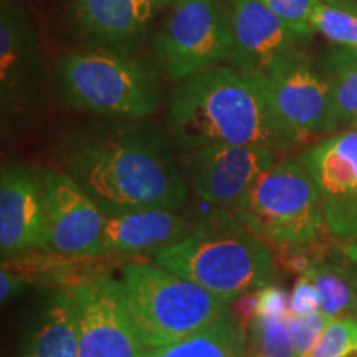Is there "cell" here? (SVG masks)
Masks as SVG:
<instances>
[{"mask_svg": "<svg viewBox=\"0 0 357 357\" xmlns=\"http://www.w3.org/2000/svg\"><path fill=\"white\" fill-rule=\"evenodd\" d=\"M151 2H154L155 6H171V3L174 2V0H151Z\"/></svg>", "mask_w": 357, "mask_h": 357, "instance_id": "d6a6232c", "label": "cell"}, {"mask_svg": "<svg viewBox=\"0 0 357 357\" xmlns=\"http://www.w3.org/2000/svg\"><path fill=\"white\" fill-rule=\"evenodd\" d=\"M328 316H324L319 310L310 312V314H291L287 318L289 336L294 344L298 357H310L314 346L318 344L321 334L329 324Z\"/></svg>", "mask_w": 357, "mask_h": 357, "instance_id": "cb8c5ba5", "label": "cell"}, {"mask_svg": "<svg viewBox=\"0 0 357 357\" xmlns=\"http://www.w3.org/2000/svg\"><path fill=\"white\" fill-rule=\"evenodd\" d=\"M56 84L66 106L83 113L146 119L160 106L154 71L121 53H70L58 61Z\"/></svg>", "mask_w": 357, "mask_h": 357, "instance_id": "8992f818", "label": "cell"}, {"mask_svg": "<svg viewBox=\"0 0 357 357\" xmlns=\"http://www.w3.org/2000/svg\"><path fill=\"white\" fill-rule=\"evenodd\" d=\"M316 310H319V294L311 280L301 275L289 294V312L291 314H310Z\"/></svg>", "mask_w": 357, "mask_h": 357, "instance_id": "83f0119b", "label": "cell"}, {"mask_svg": "<svg viewBox=\"0 0 357 357\" xmlns=\"http://www.w3.org/2000/svg\"><path fill=\"white\" fill-rule=\"evenodd\" d=\"M258 316L265 318L287 319L289 316V296L284 289L275 287L273 283L258 291Z\"/></svg>", "mask_w": 357, "mask_h": 357, "instance_id": "4316f807", "label": "cell"}, {"mask_svg": "<svg viewBox=\"0 0 357 357\" xmlns=\"http://www.w3.org/2000/svg\"><path fill=\"white\" fill-rule=\"evenodd\" d=\"M230 26L227 65L245 75L265 73L298 52L300 38L260 0H223Z\"/></svg>", "mask_w": 357, "mask_h": 357, "instance_id": "5bb4252c", "label": "cell"}, {"mask_svg": "<svg viewBox=\"0 0 357 357\" xmlns=\"http://www.w3.org/2000/svg\"><path fill=\"white\" fill-rule=\"evenodd\" d=\"M257 307H258V291L243 294L242 298H238V300L231 303L230 311L234 312L235 318H238L248 328L250 321L257 316Z\"/></svg>", "mask_w": 357, "mask_h": 357, "instance_id": "f546056e", "label": "cell"}, {"mask_svg": "<svg viewBox=\"0 0 357 357\" xmlns=\"http://www.w3.org/2000/svg\"><path fill=\"white\" fill-rule=\"evenodd\" d=\"M167 128L177 151L234 144L281 154L306 141L280 118L255 78L223 65L177 84L167 105Z\"/></svg>", "mask_w": 357, "mask_h": 357, "instance_id": "7a4b0ae2", "label": "cell"}, {"mask_svg": "<svg viewBox=\"0 0 357 357\" xmlns=\"http://www.w3.org/2000/svg\"><path fill=\"white\" fill-rule=\"evenodd\" d=\"M29 278L22 276L19 273H12V271L2 268L0 271V301L7 303L12 298H15L17 294L24 293L25 288L29 287Z\"/></svg>", "mask_w": 357, "mask_h": 357, "instance_id": "f1b7e54d", "label": "cell"}, {"mask_svg": "<svg viewBox=\"0 0 357 357\" xmlns=\"http://www.w3.org/2000/svg\"><path fill=\"white\" fill-rule=\"evenodd\" d=\"M260 2L276 17H280L300 38L305 40L314 32L311 19L318 0H260Z\"/></svg>", "mask_w": 357, "mask_h": 357, "instance_id": "484cf974", "label": "cell"}, {"mask_svg": "<svg viewBox=\"0 0 357 357\" xmlns=\"http://www.w3.org/2000/svg\"><path fill=\"white\" fill-rule=\"evenodd\" d=\"M341 357H357V339L349 347H347V351Z\"/></svg>", "mask_w": 357, "mask_h": 357, "instance_id": "1f68e13d", "label": "cell"}, {"mask_svg": "<svg viewBox=\"0 0 357 357\" xmlns=\"http://www.w3.org/2000/svg\"><path fill=\"white\" fill-rule=\"evenodd\" d=\"M344 253L357 265V240H354V242H351V243L346 245Z\"/></svg>", "mask_w": 357, "mask_h": 357, "instance_id": "4dcf8cb0", "label": "cell"}, {"mask_svg": "<svg viewBox=\"0 0 357 357\" xmlns=\"http://www.w3.org/2000/svg\"><path fill=\"white\" fill-rule=\"evenodd\" d=\"M250 77L261 84L280 118L305 139L339 129L331 86L300 50Z\"/></svg>", "mask_w": 357, "mask_h": 357, "instance_id": "30bf717a", "label": "cell"}, {"mask_svg": "<svg viewBox=\"0 0 357 357\" xmlns=\"http://www.w3.org/2000/svg\"><path fill=\"white\" fill-rule=\"evenodd\" d=\"M195 222L185 220L169 208L116 212L106 215L96 258L158 253L184 240Z\"/></svg>", "mask_w": 357, "mask_h": 357, "instance_id": "2e32d148", "label": "cell"}, {"mask_svg": "<svg viewBox=\"0 0 357 357\" xmlns=\"http://www.w3.org/2000/svg\"><path fill=\"white\" fill-rule=\"evenodd\" d=\"M268 247L301 253L324 230L318 187L298 159H280L229 208Z\"/></svg>", "mask_w": 357, "mask_h": 357, "instance_id": "5b68a950", "label": "cell"}, {"mask_svg": "<svg viewBox=\"0 0 357 357\" xmlns=\"http://www.w3.org/2000/svg\"><path fill=\"white\" fill-rule=\"evenodd\" d=\"M357 339V319L336 318L329 321L310 357H341Z\"/></svg>", "mask_w": 357, "mask_h": 357, "instance_id": "d4e9b609", "label": "cell"}, {"mask_svg": "<svg viewBox=\"0 0 357 357\" xmlns=\"http://www.w3.org/2000/svg\"><path fill=\"white\" fill-rule=\"evenodd\" d=\"M321 73L331 86L339 129L357 128V48H333L321 63Z\"/></svg>", "mask_w": 357, "mask_h": 357, "instance_id": "ffe728a7", "label": "cell"}, {"mask_svg": "<svg viewBox=\"0 0 357 357\" xmlns=\"http://www.w3.org/2000/svg\"><path fill=\"white\" fill-rule=\"evenodd\" d=\"M247 357H298L287 319L257 314L250 321Z\"/></svg>", "mask_w": 357, "mask_h": 357, "instance_id": "603a6c76", "label": "cell"}, {"mask_svg": "<svg viewBox=\"0 0 357 357\" xmlns=\"http://www.w3.org/2000/svg\"><path fill=\"white\" fill-rule=\"evenodd\" d=\"M298 160L318 187L326 229L357 240V128L331 134L306 147Z\"/></svg>", "mask_w": 357, "mask_h": 357, "instance_id": "8fae6325", "label": "cell"}, {"mask_svg": "<svg viewBox=\"0 0 357 357\" xmlns=\"http://www.w3.org/2000/svg\"><path fill=\"white\" fill-rule=\"evenodd\" d=\"M47 212L50 252L73 258H96L106 215L95 199L61 169L37 172Z\"/></svg>", "mask_w": 357, "mask_h": 357, "instance_id": "7c38bea8", "label": "cell"}, {"mask_svg": "<svg viewBox=\"0 0 357 357\" xmlns=\"http://www.w3.org/2000/svg\"><path fill=\"white\" fill-rule=\"evenodd\" d=\"M42 56L29 13L17 0L0 12V102L2 116H20L37 105Z\"/></svg>", "mask_w": 357, "mask_h": 357, "instance_id": "4fadbf2b", "label": "cell"}, {"mask_svg": "<svg viewBox=\"0 0 357 357\" xmlns=\"http://www.w3.org/2000/svg\"><path fill=\"white\" fill-rule=\"evenodd\" d=\"M319 294V311L329 319L352 318L357 300L354 270L328 261H311L303 273Z\"/></svg>", "mask_w": 357, "mask_h": 357, "instance_id": "44dd1931", "label": "cell"}, {"mask_svg": "<svg viewBox=\"0 0 357 357\" xmlns=\"http://www.w3.org/2000/svg\"><path fill=\"white\" fill-rule=\"evenodd\" d=\"M189 190L215 208H231L280 160V153L258 146L207 144L177 151Z\"/></svg>", "mask_w": 357, "mask_h": 357, "instance_id": "ba28073f", "label": "cell"}, {"mask_svg": "<svg viewBox=\"0 0 357 357\" xmlns=\"http://www.w3.org/2000/svg\"><path fill=\"white\" fill-rule=\"evenodd\" d=\"M354 276H356V283H357V270H354ZM352 318L357 319V300H356V306H354V312H352Z\"/></svg>", "mask_w": 357, "mask_h": 357, "instance_id": "836d02e7", "label": "cell"}, {"mask_svg": "<svg viewBox=\"0 0 357 357\" xmlns=\"http://www.w3.org/2000/svg\"><path fill=\"white\" fill-rule=\"evenodd\" d=\"M154 265L182 276L227 305L273 283L271 248L229 208L195 222L184 240L154 255Z\"/></svg>", "mask_w": 357, "mask_h": 357, "instance_id": "3957f363", "label": "cell"}, {"mask_svg": "<svg viewBox=\"0 0 357 357\" xmlns=\"http://www.w3.org/2000/svg\"><path fill=\"white\" fill-rule=\"evenodd\" d=\"M119 283L129 319L146 349L181 341L230 311V305L205 288L154 263L126 265Z\"/></svg>", "mask_w": 357, "mask_h": 357, "instance_id": "277c9868", "label": "cell"}, {"mask_svg": "<svg viewBox=\"0 0 357 357\" xmlns=\"http://www.w3.org/2000/svg\"><path fill=\"white\" fill-rule=\"evenodd\" d=\"M78 318V357H144L119 280L96 275L70 288Z\"/></svg>", "mask_w": 357, "mask_h": 357, "instance_id": "9c48e42d", "label": "cell"}, {"mask_svg": "<svg viewBox=\"0 0 357 357\" xmlns=\"http://www.w3.org/2000/svg\"><path fill=\"white\" fill-rule=\"evenodd\" d=\"M230 45L229 17L222 0H174L155 35L154 50L169 79L178 84L227 63Z\"/></svg>", "mask_w": 357, "mask_h": 357, "instance_id": "52a82bcc", "label": "cell"}, {"mask_svg": "<svg viewBox=\"0 0 357 357\" xmlns=\"http://www.w3.org/2000/svg\"><path fill=\"white\" fill-rule=\"evenodd\" d=\"M311 26L337 47L357 48V12L351 6H342L334 0H318Z\"/></svg>", "mask_w": 357, "mask_h": 357, "instance_id": "7402d4cb", "label": "cell"}, {"mask_svg": "<svg viewBox=\"0 0 357 357\" xmlns=\"http://www.w3.org/2000/svg\"><path fill=\"white\" fill-rule=\"evenodd\" d=\"M248 328L234 312L172 344L146 349L144 357H247Z\"/></svg>", "mask_w": 357, "mask_h": 357, "instance_id": "d6986e66", "label": "cell"}, {"mask_svg": "<svg viewBox=\"0 0 357 357\" xmlns=\"http://www.w3.org/2000/svg\"><path fill=\"white\" fill-rule=\"evenodd\" d=\"M171 134L144 119L77 129L60 144V169L105 215L142 208L177 211L189 197Z\"/></svg>", "mask_w": 357, "mask_h": 357, "instance_id": "6da1fadb", "label": "cell"}, {"mask_svg": "<svg viewBox=\"0 0 357 357\" xmlns=\"http://www.w3.org/2000/svg\"><path fill=\"white\" fill-rule=\"evenodd\" d=\"M20 357H78V318L70 291L47 298Z\"/></svg>", "mask_w": 357, "mask_h": 357, "instance_id": "ac0fdd59", "label": "cell"}, {"mask_svg": "<svg viewBox=\"0 0 357 357\" xmlns=\"http://www.w3.org/2000/svg\"><path fill=\"white\" fill-rule=\"evenodd\" d=\"M79 29L102 52L128 55L146 37L155 3L151 0H70Z\"/></svg>", "mask_w": 357, "mask_h": 357, "instance_id": "e0dca14e", "label": "cell"}, {"mask_svg": "<svg viewBox=\"0 0 357 357\" xmlns=\"http://www.w3.org/2000/svg\"><path fill=\"white\" fill-rule=\"evenodd\" d=\"M26 250L50 252L42 185L37 174L10 164L0 176V252L6 258Z\"/></svg>", "mask_w": 357, "mask_h": 357, "instance_id": "9a60e30c", "label": "cell"}]
</instances>
